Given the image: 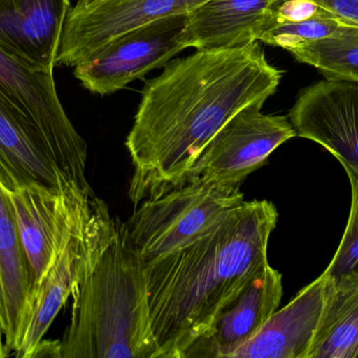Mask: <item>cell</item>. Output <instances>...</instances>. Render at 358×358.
Instances as JSON below:
<instances>
[{"mask_svg": "<svg viewBox=\"0 0 358 358\" xmlns=\"http://www.w3.org/2000/svg\"><path fill=\"white\" fill-rule=\"evenodd\" d=\"M282 76L255 41L196 50L146 81L125 143L134 165V206L183 184L213 137L248 105L266 102Z\"/></svg>", "mask_w": 358, "mask_h": 358, "instance_id": "6da1fadb", "label": "cell"}, {"mask_svg": "<svg viewBox=\"0 0 358 358\" xmlns=\"http://www.w3.org/2000/svg\"><path fill=\"white\" fill-rule=\"evenodd\" d=\"M278 219L271 202L243 200L203 237L144 262L159 358H182L246 281L268 263L267 247Z\"/></svg>", "mask_w": 358, "mask_h": 358, "instance_id": "7a4b0ae2", "label": "cell"}, {"mask_svg": "<svg viewBox=\"0 0 358 358\" xmlns=\"http://www.w3.org/2000/svg\"><path fill=\"white\" fill-rule=\"evenodd\" d=\"M71 298L62 358H159L144 260L125 223L115 221L106 245Z\"/></svg>", "mask_w": 358, "mask_h": 358, "instance_id": "3957f363", "label": "cell"}, {"mask_svg": "<svg viewBox=\"0 0 358 358\" xmlns=\"http://www.w3.org/2000/svg\"><path fill=\"white\" fill-rule=\"evenodd\" d=\"M240 186L196 179L145 200L125 223L132 244L144 262L189 245L243 201Z\"/></svg>", "mask_w": 358, "mask_h": 358, "instance_id": "277c9868", "label": "cell"}, {"mask_svg": "<svg viewBox=\"0 0 358 358\" xmlns=\"http://www.w3.org/2000/svg\"><path fill=\"white\" fill-rule=\"evenodd\" d=\"M0 100L43 141L61 174L83 188L87 144L66 115L54 69L36 67L0 46Z\"/></svg>", "mask_w": 358, "mask_h": 358, "instance_id": "5b68a950", "label": "cell"}, {"mask_svg": "<svg viewBox=\"0 0 358 358\" xmlns=\"http://www.w3.org/2000/svg\"><path fill=\"white\" fill-rule=\"evenodd\" d=\"M115 219L94 197L63 242L45 273L36 282L27 327L17 357L31 358L61 309L106 245Z\"/></svg>", "mask_w": 358, "mask_h": 358, "instance_id": "8992f818", "label": "cell"}, {"mask_svg": "<svg viewBox=\"0 0 358 358\" xmlns=\"http://www.w3.org/2000/svg\"><path fill=\"white\" fill-rule=\"evenodd\" d=\"M187 20V14L176 15L130 29L76 65L73 75L94 94H115L185 50L181 35Z\"/></svg>", "mask_w": 358, "mask_h": 358, "instance_id": "52a82bcc", "label": "cell"}, {"mask_svg": "<svg viewBox=\"0 0 358 358\" xmlns=\"http://www.w3.org/2000/svg\"><path fill=\"white\" fill-rule=\"evenodd\" d=\"M264 103H252L227 121L204 147L185 182L203 179L241 185L278 147L296 137L288 117L261 111Z\"/></svg>", "mask_w": 358, "mask_h": 358, "instance_id": "ba28073f", "label": "cell"}, {"mask_svg": "<svg viewBox=\"0 0 358 358\" xmlns=\"http://www.w3.org/2000/svg\"><path fill=\"white\" fill-rule=\"evenodd\" d=\"M208 0H78L67 14L57 65L75 67L122 34L189 14Z\"/></svg>", "mask_w": 358, "mask_h": 358, "instance_id": "9c48e42d", "label": "cell"}, {"mask_svg": "<svg viewBox=\"0 0 358 358\" xmlns=\"http://www.w3.org/2000/svg\"><path fill=\"white\" fill-rule=\"evenodd\" d=\"M6 188L37 282L96 195L90 187L77 184L57 188L31 183Z\"/></svg>", "mask_w": 358, "mask_h": 358, "instance_id": "30bf717a", "label": "cell"}, {"mask_svg": "<svg viewBox=\"0 0 358 358\" xmlns=\"http://www.w3.org/2000/svg\"><path fill=\"white\" fill-rule=\"evenodd\" d=\"M296 137L331 153L358 181V81L325 78L303 88L288 115Z\"/></svg>", "mask_w": 358, "mask_h": 358, "instance_id": "8fae6325", "label": "cell"}, {"mask_svg": "<svg viewBox=\"0 0 358 358\" xmlns=\"http://www.w3.org/2000/svg\"><path fill=\"white\" fill-rule=\"evenodd\" d=\"M282 296V275L267 263L221 309L210 330L182 358H231L264 327L279 308Z\"/></svg>", "mask_w": 358, "mask_h": 358, "instance_id": "7c38bea8", "label": "cell"}, {"mask_svg": "<svg viewBox=\"0 0 358 358\" xmlns=\"http://www.w3.org/2000/svg\"><path fill=\"white\" fill-rule=\"evenodd\" d=\"M71 0H0V46L22 60L54 69Z\"/></svg>", "mask_w": 358, "mask_h": 358, "instance_id": "4fadbf2b", "label": "cell"}, {"mask_svg": "<svg viewBox=\"0 0 358 358\" xmlns=\"http://www.w3.org/2000/svg\"><path fill=\"white\" fill-rule=\"evenodd\" d=\"M328 277L322 273L231 358H308L325 303Z\"/></svg>", "mask_w": 358, "mask_h": 358, "instance_id": "5bb4252c", "label": "cell"}, {"mask_svg": "<svg viewBox=\"0 0 358 358\" xmlns=\"http://www.w3.org/2000/svg\"><path fill=\"white\" fill-rule=\"evenodd\" d=\"M273 0H208L187 14L185 48H237L259 41L267 31Z\"/></svg>", "mask_w": 358, "mask_h": 358, "instance_id": "9a60e30c", "label": "cell"}, {"mask_svg": "<svg viewBox=\"0 0 358 358\" xmlns=\"http://www.w3.org/2000/svg\"><path fill=\"white\" fill-rule=\"evenodd\" d=\"M0 282L6 303V340L8 350L18 351L27 327L36 277L19 235L14 208L0 177Z\"/></svg>", "mask_w": 358, "mask_h": 358, "instance_id": "2e32d148", "label": "cell"}, {"mask_svg": "<svg viewBox=\"0 0 358 358\" xmlns=\"http://www.w3.org/2000/svg\"><path fill=\"white\" fill-rule=\"evenodd\" d=\"M0 177L6 187L37 183L63 188L76 184L61 174L42 139L1 100Z\"/></svg>", "mask_w": 358, "mask_h": 358, "instance_id": "e0dca14e", "label": "cell"}, {"mask_svg": "<svg viewBox=\"0 0 358 358\" xmlns=\"http://www.w3.org/2000/svg\"><path fill=\"white\" fill-rule=\"evenodd\" d=\"M308 358H358V273L328 277L323 312Z\"/></svg>", "mask_w": 358, "mask_h": 358, "instance_id": "ac0fdd59", "label": "cell"}, {"mask_svg": "<svg viewBox=\"0 0 358 358\" xmlns=\"http://www.w3.org/2000/svg\"><path fill=\"white\" fill-rule=\"evenodd\" d=\"M299 62L331 79L358 81V25H349L331 37L289 50Z\"/></svg>", "mask_w": 358, "mask_h": 358, "instance_id": "d6986e66", "label": "cell"}, {"mask_svg": "<svg viewBox=\"0 0 358 358\" xmlns=\"http://www.w3.org/2000/svg\"><path fill=\"white\" fill-rule=\"evenodd\" d=\"M349 25H355L341 20L336 16L315 17L301 22L285 23L273 27L263 33L259 41L289 52L311 42L331 37Z\"/></svg>", "mask_w": 358, "mask_h": 358, "instance_id": "ffe728a7", "label": "cell"}, {"mask_svg": "<svg viewBox=\"0 0 358 358\" xmlns=\"http://www.w3.org/2000/svg\"><path fill=\"white\" fill-rule=\"evenodd\" d=\"M349 180L352 199L348 223L334 259L324 271L331 279L358 273V181Z\"/></svg>", "mask_w": 358, "mask_h": 358, "instance_id": "44dd1931", "label": "cell"}, {"mask_svg": "<svg viewBox=\"0 0 358 358\" xmlns=\"http://www.w3.org/2000/svg\"><path fill=\"white\" fill-rule=\"evenodd\" d=\"M321 16L334 15L320 6L315 0H273L269 6L267 31L278 25L301 22Z\"/></svg>", "mask_w": 358, "mask_h": 358, "instance_id": "7402d4cb", "label": "cell"}, {"mask_svg": "<svg viewBox=\"0 0 358 358\" xmlns=\"http://www.w3.org/2000/svg\"><path fill=\"white\" fill-rule=\"evenodd\" d=\"M35 357H59L62 358V346L59 340H45L41 342L36 347L31 358Z\"/></svg>", "mask_w": 358, "mask_h": 358, "instance_id": "603a6c76", "label": "cell"}, {"mask_svg": "<svg viewBox=\"0 0 358 358\" xmlns=\"http://www.w3.org/2000/svg\"><path fill=\"white\" fill-rule=\"evenodd\" d=\"M8 329V319H6V303H4L3 291H2L1 282H0V332L6 338Z\"/></svg>", "mask_w": 358, "mask_h": 358, "instance_id": "cb8c5ba5", "label": "cell"}, {"mask_svg": "<svg viewBox=\"0 0 358 358\" xmlns=\"http://www.w3.org/2000/svg\"><path fill=\"white\" fill-rule=\"evenodd\" d=\"M10 351L8 350V347L6 345V340H4V336H2L0 332V358H6L10 357Z\"/></svg>", "mask_w": 358, "mask_h": 358, "instance_id": "d4e9b609", "label": "cell"}]
</instances>
